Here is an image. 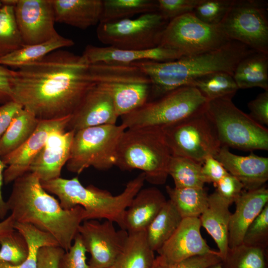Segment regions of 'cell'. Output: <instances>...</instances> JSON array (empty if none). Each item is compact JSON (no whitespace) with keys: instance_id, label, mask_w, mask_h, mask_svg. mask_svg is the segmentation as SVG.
I'll return each instance as SVG.
<instances>
[{"instance_id":"cell-15","label":"cell","mask_w":268,"mask_h":268,"mask_svg":"<svg viewBox=\"0 0 268 268\" xmlns=\"http://www.w3.org/2000/svg\"><path fill=\"white\" fill-rule=\"evenodd\" d=\"M199 217L183 218L172 236L157 251L158 262L173 264L189 258L208 254H216L201 233Z\"/></svg>"},{"instance_id":"cell-3","label":"cell","mask_w":268,"mask_h":268,"mask_svg":"<svg viewBox=\"0 0 268 268\" xmlns=\"http://www.w3.org/2000/svg\"><path fill=\"white\" fill-rule=\"evenodd\" d=\"M254 51L231 40L217 49L173 61L146 60L132 64L138 67L150 81L149 101L178 88L191 85L196 79L206 74L221 71L233 75L239 62Z\"/></svg>"},{"instance_id":"cell-41","label":"cell","mask_w":268,"mask_h":268,"mask_svg":"<svg viewBox=\"0 0 268 268\" xmlns=\"http://www.w3.org/2000/svg\"><path fill=\"white\" fill-rule=\"evenodd\" d=\"M242 243L267 250L268 245V203L247 228Z\"/></svg>"},{"instance_id":"cell-5","label":"cell","mask_w":268,"mask_h":268,"mask_svg":"<svg viewBox=\"0 0 268 268\" xmlns=\"http://www.w3.org/2000/svg\"><path fill=\"white\" fill-rule=\"evenodd\" d=\"M171 155L162 128H129L119 140L115 166L122 170H140L145 181L163 185L168 176Z\"/></svg>"},{"instance_id":"cell-33","label":"cell","mask_w":268,"mask_h":268,"mask_svg":"<svg viewBox=\"0 0 268 268\" xmlns=\"http://www.w3.org/2000/svg\"><path fill=\"white\" fill-rule=\"evenodd\" d=\"M158 11L156 0H102L99 23H109L131 18L137 14Z\"/></svg>"},{"instance_id":"cell-48","label":"cell","mask_w":268,"mask_h":268,"mask_svg":"<svg viewBox=\"0 0 268 268\" xmlns=\"http://www.w3.org/2000/svg\"><path fill=\"white\" fill-rule=\"evenodd\" d=\"M22 108L18 103L10 101L0 106V138L14 117Z\"/></svg>"},{"instance_id":"cell-31","label":"cell","mask_w":268,"mask_h":268,"mask_svg":"<svg viewBox=\"0 0 268 268\" xmlns=\"http://www.w3.org/2000/svg\"><path fill=\"white\" fill-rule=\"evenodd\" d=\"M39 121L22 108L0 138V156L3 157L20 147L34 133Z\"/></svg>"},{"instance_id":"cell-8","label":"cell","mask_w":268,"mask_h":268,"mask_svg":"<svg viewBox=\"0 0 268 268\" xmlns=\"http://www.w3.org/2000/svg\"><path fill=\"white\" fill-rule=\"evenodd\" d=\"M126 129L122 124L104 125L76 132L66 163L67 170L79 174L90 167L107 170L115 166L118 145Z\"/></svg>"},{"instance_id":"cell-23","label":"cell","mask_w":268,"mask_h":268,"mask_svg":"<svg viewBox=\"0 0 268 268\" xmlns=\"http://www.w3.org/2000/svg\"><path fill=\"white\" fill-rule=\"evenodd\" d=\"M56 22L82 29L98 24L102 0H52Z\"/></svg>"},{"instance_id":"cell-47","label":"cell","mask_w":268,"mask_h":268,"mask_svg":"<svg viewBox=\"0 0 268 268\" xmlns=\"http://www.w3.org/2000/svg\"><path fill=\"white\" fill-rule=\"evenodd\" d=\"M201 172L206 183H213L214 186L229 174L222 164L214 157L209 156L203 161Z\"/></svg>"},{"instance_id":"cell-34","label":"cell","mask_w":268,"mask_h":268,"mask_svg":"<svg viewBox=\"0 0 268 268\" xmlns=\"http://www.w3.org/2000/svg\"><path fill=\"white\" fill-rule=\"evenodd\" d=\"M195 87L208 101L217 99H232L239 89L233 75L225 72H215L196 79Z\"/></svg>"},{"instance_id":"cell-52","label":"cell","mask_w":268,"mask_h":268,"mask_svg":"<svg viewBox=\"0 0 268 268\" xmlns=\"http://www.w3.org/2000/svg\"><path fill=\"white\" fill-rule=\"evenodd\" d=\"M207 268H222L221 267V265H220V263H218V264H215V265H213Z\"/></svg>"},{"instance_id":"cell-36","label":"cell","mask_w":268,"mask_h":268,"mask_svg":"<svg viewBox=\"0 0 268 268\" xmlns=\"http://www.w3.org/2000/svg\"><path fill=\"white\" fill-rule=\"evenodd\" d=\"M202 164L188 158L171 155L168 174L178 188H203L205 183L201 172Z\"/></svg>"},{"instance_id":"cell-49","label":"cell","mask_w":268,"mask_h":268,"mask_svg":"<svg viewBox=\"0 0 268 268\" xmlns=\"http://www.w3.org/2000/svg\"><path fill=\"white\" fill-rule=\"evenodd\" d=\"M13 70L0 65V103L4 104L11 99V82Z\"/></svg>"},{"instance_id":"cell-12","label":"cell","mask_w":268,"mask_h":268,"mask_svg":"<svg viewBox=\"0 0 268 268\" xmlns=\"http://www.w3.org/2000/svg\"><path fill=\"white\" fill-rule=\"evenodd\" d=\"M230 41L217 26L207 24L189 12L168 22L159 46L183 57L217 49Z\"/></svg>"},{"instance_id":"cell-17","label":"cell","mask_w":268,"mask_h":268,"mask_svg":"<svg viewBox=\"0 0 268 268\" xmlns=\"http://www.w3.org/2000/svg\"><path fill=\"white\" fill-rule=\"evenodd\" d=\"M118 118L111 96L95 84L71 115L67 130L75 133L88 127L115 125Z\"/></svg>"},{"instance_id":"cell-30","label":"cell","mask_w":268,"mask_h":268,"mask_svg":"<svg viewBox=\"0 0 268 268\" xmlns=\"http://www.w3.org/2000/svg\"><path fill=\"white\" fill-rule=\"evenodd\" d=\"M89 70L92 81L95 84L120 82L151 84L148 76L133 64L97 63L89 64Z\"/></svg>"},{"instance_id":"cell-21","label":"cell","mask_w":268,"mask_h":268,"mask_svg":"<svg viewBox=\"0 0 268 268\" xmlns=\"http://www.w3.org/2000/svg\"><path fill=\"white\" fill-rule=\"evenodd\" d=\"M234 202L236 208L230 218L229 248L242 243L247 228L268 203V189L264 185L256 189L243 191Z\"/></svg>"},{"instance_id":"cell-11","label":"cell","mask_w":268,"mask_h":268,"mask_svg":"<svg viewBox=\"0 0 268 268\" xmlns=\"http://www.w3.org/2000/svg\"><path fill=\"white\" fill-rule=\"evenodd\" d=\"M169 22L158 11L148 12L134 19L99 23L96 34L98 40L107 46L125 50H147L159 45Z\"/></svg>"},{"instance_id":"cell-38","label":"cell","mask_w":268,"mask_h":268,"mask_svg":"<svg viewBox=\"0 0 268 268\" xmlns=\"http://www.w3.org/2000/svg\"><path fill=\"white\" fill-rule=\"evenodd\" d=\"M23 45L16 23L13 6L2 4L0 8V58Z\"/></svg>"},{"instance_id":"cell-43","label":"cell","mask_w":268,"mask_h":268,"mask_svg":"<svg viewBox=\"0 0 268 268\" xmlns=\"http://www.w3.org/2000/svg\"><path fill=\"white\" fill-rule=\"evenodd\" d=\"M158 11L170 21L184 14L192 12L201 0H157Z\"/></svg>"},{"instance_id":"cell-13","label":"cell","mask_w":268,"mask_h":268,"mask_svg":"<svg viewBox=\"0 0 268 268\" xmlns=\"http://www.w3.org/2000/svg\"><path fill=\"white\" fill-rule=\"evenodd\" d=\"M113 223L93 219L83 221L79 226L78 234L91 255L89 268H111L123 249L128 232L117 230Z\"/></svg>"},{"instance_id":"cell-6","label":"cell","mask_w":268,"mask_h":268,"mask_svg":"<svg viewBox=\"0 0 268 268\" xmlns=\"http://www.w3.org/2000/svg\"><path fill=\"white\" fill-rule=\"evenodd\" d=\"M207 102L195 87L183 86L121 117V124L126 129L163 128L204 111Z\"/></svg>"},{"instance_id":"cell-19","label":"cell","mask_w":268,"mask_h":268,"mask_svg":"<svg viewBox=\"0 0 268 268\" xmlns=\"http://www.w3.org/2000/svg\"><path fill=\"white\" fill-rule=\"evenodd\" d=\"M214 158L242 184L245 190L260 188L268 180V157L253 152L247 156L238 155L231 152L228 147L222 146Z\"/></svg>"},{"instance_id":"cell-10","label":"cell","mask_w":268,"mask_h":268,"mask_svg":"<svg viewBox=\"0 0 268 268\" xmlns=\"http://www.w3.org/2000/svg\"><path fill=\"white\" fill-rule=\"evenodd\" d=\"M268 6L264 0H233L217 26L230 40L268 54Z\"/></svg>"},{"instance_id":"cell-9","label":"cell","mask_w":268,"mask_h":268,"mask_svg":"<svg viewBox=\"0 0 268 268\" xmlns=\"http://www.w3.org/2000/svg\"><path fill=\"white\" fill-rule=\"evenodd\" d=\"M172 155L201 164L221 147L215 129L204 111L162 128Z\"/></svg>"},{"instance_id":"cell-45","label":"cell","mask_w":268,"mask_h":268,"mask_svg":"<svg viewBox=\"0 0 268 268\" xmlns=\"http://www.w3.org/2000/svg\"><path fill=\"white\" fill-rule=\"evenodd\" d=\"M214 186L216 194L230 204L234 202L244 189L242 184L229 173Z\"/></svg>"},{"instance_id":"cell-25","label":"cell","mask_w":268,"mask_h":268,"mask_svg":"<svg viewBox=\"0 0 268 268\" xmlns=\"http://www.w3.org/2000/svg\"><path fill=\"white\" fill-rule=\"evenodd\" d=\"M111 96L119 117L139 108L148 101L151 84L138 82H120L96 84Z\"/></svg>"},{"instance_id":"cell-20","label":"cell","mask_w":268,"mask_h":268,"mask_svg":"<svg viewBox=\"0 0 268 268\" xmlns=\"http://www.w3.org/2000/svg\"><path fill=\"white\" fill-rule=\"evenodd\" d=\"M81 56L89 64L104 63L129 65L146 60L167 62L182 58L176 51L161 46L147 50H133L88 45Z\"/></svg>"},{"instance_id":"cell-50","label":"cell","mask_w":268,"mask_h":268,"mask_svg":"<svg viewBox=\"0 0 268 268\" xmlns=\"http://www.w3.org/2000/svg\"><path fill=\"white\" fill-rule=\"evenodd\" d=\"M6 166L3 162L1 157L0 156V219H4L6 218V216L8 211L6 202L4 200L2 195L1 188L3 182V172L4 169L6 168Z\"/></svg>"},{"instance_id":"cell-14","label":"cell","mask_w":268,"mask_h":268,"mask_svg":"<svg viewBox=\"0 0 268 268\" xmlns=\"http://www.w3.org/2000/svg\"><path fill=\"white\" fill-rule=\"evenodd\" d=\"M13 8L24 45L44 42L59 34L52 0H16Z\"/></svg>"},{"instance_id":"cell-28","label":"cell","mask_w":268,"mask_h":268,"mask_svg":"<svg viewBox=\"0 0 268 268\" xmlns=\"http://www.w3.org/2000/svg\"><path fill=\"white\" fill-rule=\"evenodd\" d=\"M74 44V42L60 34L44 42L23 45L0 58V65L18 68L38 62L50 53Z\"/></svg>"},{"instance_id":"cell-22","label":"cell","mask_w":268,"mask_h":268,"mask_svg":"<svg viewBox=\"0 0 268 268\" xmlns=\"http://www.w3.org/2000/svg\"><path fill=\"white\" fill-rule=\"evenodd\" d=\"M166 201L155 187L140 189L125 210L124 229L128 233L145 231Z\"/></svg>"},{"instance_id":"cell-39","label":"cell","mask_w":268,"mask_h":268,"mask_svg":"<svg viewBox=\"0 0 268 268\" xmlns=\"http://www.w3.org/2000/svg\"><path fill=\"white\" fill-rule=\"evenodd\" d=\"M28 251L26 240L16 230L0 238V262L19 265L26 259Z\"/></svg>"},{"instance_id":"cell-7","label":"cell","mask_w":268,"mask_h":268,"mask_svg":"<svg viewBox=\"0 0 268 268\" xmlns=\"http://www.w3.org/2000/svg\"><path fill=\"white\" fill-rule=\"evenodd\" d=\"M205 113L222 146L245 151L268 150V130L238 108L232 99L207 102Z\"/></svg>"},{"instance_id":"cell-29","label":"cell","mask_w":268,"mask_h":268,"mask_svg":"<svg viewBox=\"0 0 268 268\" xmlns=\"http://www.w3.org/2000/svg\"><path fill=\"white\" fill-rule=\"evenodd\" d=\"M183 218L169 200L150 223L145 232L151 249L157 252L172 236Z\"/></svg>"},{"instance_id":"cell-2","label":"cell","mask_w":268,"mask_h":268,"mask_svg":"<svg viewBox=\"0 0 268 268\" xmlns=\"http://www.w3.org/2000/svg\"><path fill=\"white\" fill-rule=\"evenodd\" d=\"M13 182L6 202L14 221L31 224L51 234L60 247L68 251L84 220L83 207L64 209L43 188L34 173L27 172Z\"/></svg>"},{"instance_id":"cell-35","label":"cell","mask_w":268,"mask_h":268,"mask_svg":"<svg viewBox=\"0 0 268 268\" xmlns=\"http://www.w3.org/2000/svg\"><path fill=\"white\" fill-rule=\"evenodd\" d=\"M14 228L20 232L27 241L29 250L27 257L23 263L18 266L0 262V268H37L38 250L43 246H59L53 236L31 224L15 222Z\"/></svg>"},{"instance_id":"cell-44","label":"cell","mask_w":268,"mask_h":268,"mask_svg":"<svg viewBox=\"0 0 268 268\" xmlns=\"http://www.w3.org/2000/svg\"><path fill=\"white\" fill-rule=\"evenodd\" d=\"M219 253L193 257L173 264H165L155 259L151 268H207L220 263Z\"/></svg>"},{"instance_id":"cell-18","label":"cell","mask_w":268,"mask_h":268,"mask_svg":"<svg viewBox=\"0 0 268 268\" xmlns=\"http://www.w3.org/2000/svg\"><path fill=\"white\" fill-rule=\"evenodd\" d=\"M75 132L57 130L49 135L45 145L32 162L29 172L35 173L41 182L60 177L70 155Z\"/></svg>"},{"instance_id":"cell-42","label":"cell","mask_w":268,"mask_h":268,"mask_svg":"<svg viewBox=\"0 0 268 268\" xmlns=\"http://www.w3.org/2000/svg\"><path fill=\"white\" fill-rule=\"evenodd\" d=\"M86 253L80 236L77 234L70 248L60 260L58 268H89Z\"/></svg>"},{"instance_id":"cell-46","label":"cell","mask_w":268,"mask_h":268,"mask_svg":"<svg viewBox=\"0 0 268 268\" xmlns=\"http://www.w3.org/2000/svg\"><path fill=\"white\" fill-rule=\"evenodd\" d=\"M248 106L252 119L262 125H268V90L259 94Z\"/></svg>"},{"instance_id":"cell-16","label":"cell","mask_w":268,"mask_h":268,"mask_svg":"<svg viewBox=\"0 0 268 268\" xmlns=\"http://www.w3.org/2000/svg\"><path fill=\"white\" fill-rule=\"evenodd\" d=\"M71 116L55 120H40L32 135L18 148L1 157L7 166L3 182L8 184L29 172L30 166L45 145L50 134L57 130H66Z\"/></svg>"},{"instance_id":"cell-51","label":"cell","mask_w":268,"mask_h":268,"mask_svg":"<svg viewBox=\"0 0 268 268\" xmlns=\"http://www.w3.org/2000/svg\"><path fill=\"white\" fill-rule=\"evenodd\" d=\"M14 222L11 215L0 221V238L15 230Z\"/></svg>"},{"instance_id":"cell-53","label":"cell","mask_w":268,"mask_h":268,"mask_svg":"<svg viewBox=\"0 0 268 268\" xmlns=\"http://www.w3.org/2000/svg\"><path fill=\"white\" fill-rule=\"evenodd\" d=\"M2 2H1V0H0V8L2 7Z\"/></svg>"},{"instance_id":"cell-40","label":"cell","mask_w":268,"mask_h":268,"mask_svg":"<svg viewBox=\"0 0 268 268\" xmlns=\"http://www.w3.org/2000/svg\"><path fill=\"white\" fill-rule=\"evenodd\" d=\"M233 0H201L192 13L202 22L217 26L228 11Z\"/></svg>"},{"instance_id":"cell-24","label":"cell","mask_w":268,"mask_h":268,"mask_svg":"<svg viewBox=\"0 0 268 268\" xmlns=\"http://www.w3.org/2000/svg\"><path fill=\"white\" fill-rule=\"evenodd\" d=\"M230 204L214 192L208 196L207 205L199 217L201 226L215 242L221 259L228 250Z\"/></svg>"},{"instance_id":"cell-32","label":"cell","mask_w":268,"mask_h":268,"mask_svg":"<svg viewBox=\"0 0 268 268\" xmlns=\"http://www.w3.org/2000/svg\"><path fill=\"white\" fill-rule=\"evenodd\" d=\"M169 200L182 218L199 217L208 203L203 188L166 187Z\"/></svg>"},{"instance_id":"cell-37","label":"cell","mask_w":268,"mask_h":268,"mask_svg":"<svg viewBox=\"0 0 268 268\" xmlns=\"http://www.w3.org/2000/svg\"><path fill=\"white\" fill-rule=\"evenodd\" d=\"M267 250L242 243L228 248L220 264L222 268H268Z\"/></svg>"},{"instance_id":"cell-26","label":"cell","mask_w":268,"mask_h":268,"mask_svg":"<svg viewBox=\"0 0 268 268\" xmlns=\"http://www.w3.org/2000/svg\"><path fill=\"white\" fill-rule=\"evenodd\" d=\"M233 78L239 89L255 87L268 90V54L254 51L236 66Z\"/></svg>"},{"instance_id":"cell-27","label":"cell","mask_w":268,"mask_h":268,"mask_svg":"<svg viewBox=\"0 0 268 268\" xmlns=\"http://www.w3.org/2000/svg\"><path fill=\"white\" fill-rule=\"evenodd\" d=\"M155 259L145 231L128 233L124 246L111 268H151Z\"/></svg>"},{"instance_id":"cell-1","label":"cell","mask_w":268,"mask_h":268,"mask_svg":"<svg viewBox=\"0 0 268 268\" xmlns=\"http://www.w3.org/2000/svg\"><path fill=\"white\" fill-rule=\"evenodd\" d=\"M82 56L59 49L13 70L11 99L39 120L71 116L95 84Z\"/></svg>"},{"instance_id":"cell-4","label":"cell","mask_w":268,"mask_h":268,"mask_svg":"<svg viewBox=\"0 0 268 268\" xmlns=\"http://www.w3.org/2000/svg\"><path fill=\"white\" fill-rule=\"evenodd\" d=\"M145 181V175L142 172L130 181L124 191L116 196L93 185L84 187L77 177L70 179L59 177L41 182L47 192L58 197L64 209H70L76 206L83 207L84 221L105 219L124 229L125 210Z\"/></svg>"}]
</instances>
